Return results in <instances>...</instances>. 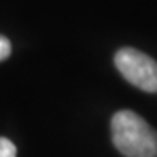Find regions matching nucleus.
<instances>
[{"mask_svg":"<svg viewBox=\"0 0 157 157\" xmlns=\"http://www.w3.org/2000/svg\"><path fill=\"white\" fill-rule=\"evenodd\" d=\"M10 53H11L10 40L6 37H3V35H0V61H5L10 56Z\"/></svg>","mask_w":157,"mask_h":157,"instance_id":"nucleus-4","label":"nucleus"},{"mask_svg":"<svg viewBox=\"0 0 157 157\" xmlns=\"http://www.w3.org/2000/svg\"><path fill=\"white\" fill-rule=\"evenodd\" d=\"M111 133L116 149L125 157H157V132L136 112H116Z\"/></svg>","mask_w":157,"mask_h":157,"instance_id":"nucleus-1","label":"nucleus"},{"mask_svg":"<svg viewBox=\"0 0 157 157\" xmlns=\"http://www.w3.org/2000/svg\"><path fill=\"white\" fill-rule=\"evenodd\" d=\"M0 157H16V146L3 136H0Z\"/></svg>","mask_w":157,"mask_h":157,"instance_id":"nucleus-3","label":"nucleus"},{"mask_svg":"<svg viewBox=\"0 0 157 157\" xmlns=\"http://www.w3.org/2000/svg\"><path fill=\"white\" fill-rule=\"evenodd\" d=\"M114 63L127 82L147 93H157V63L151 56L135 48H120Z\"/></svg>","mask_w":157,"mask_h":157,"instance_id":"nucleus-2","label":"nucleus"}]
</instances>
